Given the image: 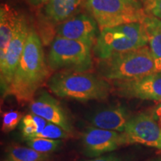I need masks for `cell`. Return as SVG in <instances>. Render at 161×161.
I'll list each match as a JSON object with an SVG mask.
<instances>
[{"mask_svg": "<svg viewBox=\"0 0 161 161\" xmlns=\"http://www.w3.org/2000/svg\"><path fill=\"white\" fill-rule=\"evenodd\" d=\"M49 69L40 36L31 25L23 55L5 97L14 96L19 104L31 102L49 77Z\"/></svg>", "mask_w": 161, "mask_h": 161, "instance_id": "obj_1", "label": "cell"}, {"mask_svg": "<svg viewBox=\"0 0 161 161\" xmlns=\"http://www.w3.org/2000/svg\"><path fill=\"white\" fill-rule=\"evenodd\" d=\"M47 85L58 97L80 102L106 99L112 89L105 79L86 72H58L49 78Z\"/></svg>", "mask_w": 161, "mask_h": 161, "instance_id": "obj_2", "label": "cell"}, {"mask_svg": "<svg viewBox=\"0 0 161 161\" xmlns=\"http://www.w3.org/2000/svg\"><path fill=\"white\" fill-rule=\"evenodd\" d=\"M98 71L108 80L136 79L156 72L154 58L148 46L100 60Z\"/></svg>", "mask_w": 161, "mask_h": 161, "instance_id": "obj_3", "label": "cell"}, {"mask_svg": "<svg viewBox=\"0 0 161 161\" xmlns=\"http://www.w3.org/2000/svg\"><path fill=\"white\" fill-rule=\"evenodd\" d=\"M147 45L148 40L142 23H130L101 30L92 52L96 58L104 60Z\"/></svg>", "mask_w": 161, "mask_h": 161, "instance_id": "obj_4", "label": "cell"}, {"mask_svg": "<svg viewBox=\"0 0 161 161\" xmlns=\"http://www.w3.org/2000/svg\"><path fill=\"white\" fill-rule=\"evenodd\" d=\"M101 30L122 24L142 23L147 14L140 0H84Z\"/></svg>", "mask_w": 161, "mask_h": 161, "instance_id": "obj_5", "label": "cell"}, {"mask_svg": "<svg viewBox=\"0 0 161 161\" xmlns=\"http://www.w3.org/2000/svg\"><path fill=\"white\" fill-rule=\"evenodd\" d=\"M91 49L83 43L56 35L49 48L48 65L55 71L86 72L92 66Z\"/></svg>", "mask_w": 161, "mask_h": 161, "instance_id": "obj_6", "label": "cell"}, {"mask_svg": "<svg viewBox=\"0 0 161 161\" xmlns=\"http://www.w3.org/2000/svg\"><path fill=\"white\" fill-rule=\"evenodd\" d=\"M30 28L31 25L28 19L22 14L7 51L3 57L0 58V83L3 97H5L13 80L16 69L23 55Z\"/></svg>", "mask_w": 161, "mask_h": 161, "instance_id": "obj_7", "label": "cell"}, {"mask_svg": "<svg viewBox=\"0 0 161 161\" xmlns=\"http://www.w3.org/2000/svg\"><path fill=\"white\" fill-rule=\"evenodd\" d=\"M122 133L125 144H141L161 149V128L152 114H140L130 118Z\"/></svg>", "mask_w": 161, "mask_h": 161, "instance_id": "obj_8", "label": "cell"}, {"mask_svg": "<svg viewBox=\"0 0 161 161\" xmlns=\"http://www.w3.org/2000/svg\"><path fill=\"white\" fill-rule=\"evenodd\" d=\"M113 89L121 97L161 102V72L136 79L114 80Z\"/></svg>", "mask_w": 161, "mask_h": 161, "instance_id": "obj_9", "label": "cell"}, {"mask_svg": "<svg viewBox=\"0 0 161 161\" xmlns=\"http://www.w3.org/2000/svg\"><path fill=\"white\" fill-rule=\"evenodd\" d=\"M82 143L86 156L97 158L117 149L125 144L123 133L91 127L86 128L82 136Z\"/></svg>", "mask_w": 161, "mask_h": 161, "instance_id": "obj_10", "label": "cell"}, {"mask_svg": "<svg viewBox=\"0 0 161 161\" xmlns=\"http://www.w3.org/2000/svg\"><path fill=\"white\" fill-rule=\"evenodd\" d=\"M98 24L92 17L76 14L57 26L56 34L61 37L76 40L92 48L98 37Z\"/></svg>", "mask_w": 161, "mask_h": 161, "instance_id": "obj_11", "label": "cell"}, {"mask_svg": "<svg viewBox=\"0 0 161 161\" xmlns=\"http://www.w3.org/2000/svg\"><path fill=\"white\" fill-rule=\"evenodd\" d=\"M31 114L43 118L49 122L57 125L69 134L72 132L71 120L59 102L46 91L30 102Z\"/></svg>", "mask_w": 161, "mask_h": 161, "instance_id": "obj_12", "label": "cell"}, {"mask_svg": "<svg viewBox=\"0 0 161 161\" xmlns=\"http://www.w3.org/2000/svg\"><path fill=\"white\" fill-rule=\"evenodd\" d=\"M129 119L124 107L115 105L98 110L92 114L88 120L96 128L123 132Z\"/></svg>", "mask_w": 161, "mask_h": 161, "instance_id": "obj_13", "label": "cell"}, {"mask_svg": "<svg viewBox=\"0 0 161 161\" xmlns=\"http://www.w3.org/2000/svg\"><path fill=\"white\" fill-rule=\"evenodd\" d=\"M83 0H49L44 5L43 22L50 27L60 25L78 14Z\"/></svg>", "mask_w": 161, "mask_h": 161, "instance_id": "obj_14", "label": "cell"}, {"mask_svg": "<svg viewBox=\"0 0 161 161\" xmlns=\"http://www.w3.org/2000/svg\"><path fill=\"white\" fill-rule=\"evenodd\" d=\"M21 14L8 4L0 8V58L3 57L13 37Z\"/></svg>", "mask_w": 161, "mask_h": 161, "instance_id": "obj_15", "label": "cell"}, {"mask_svg": "<svg viewBox=\"0 0 161 161\" xmlns=\"http://www.w3.org/2000/svg\"><path fill=\"white\" fill-rule=\"evenodd\" d=\"M148 47L155 63L157 72H161V20L147 15L142 20Z\"/></svg>", "mask_w": 161, "mask_h": 161, "instance_id": "obj_16", "label": "cell"}, {"mask_svg": "<svg viewBox=\"0 0 161 161\" xmlns=\"http://www.w3.org/2000/svg\"><path fill=\"white\" fill-rule=\"evenodd\" d=\"M49 155L37 152L30 147L12 146L8 149V158L12 161H49Z\"/></svg>", "mask_w": 161, "mask_h": 161, "instance_id": "obj_17", "label": "cell"}, {"mask_svg": "<svg viewBox=\"0 0 161 161\" xmlns=\"http://www.w3.org/2000/svg\"><path fill=\"white\" fill-rule=\"evenodd\" d=\"M48 121L34 114H27L21 122L22 134L25 138L33 137L43 130Z\"/></svg>", "mask_w": 161, "mask_h": 161, "instance_id": "obj_18", "label": "cell"}, {"mask_svg": "<svg viewBox=\"0 0 161 161\" xmlns=\"http://www.w3.org/2000/svg\"><path fill=\"white\" fill-rule=\"evenodd\" d=\"M26 144L30 148H33L43 154H50L55 152L61 146L62 141L60 140H52V139L43 138V137H27Z\"/></svg>", "mask_w": 161, "mask_h": 161, "instance_id": "obj_19", "label": "cell"}, {"mask_svg": "<svg viewBox=\"0 0 161 161\" xmlns=\"http://www.w3.org/2000/svg\"><path fill=\"white\" fill-rule=\"evenodd\" d=\"M23 113L18 110H9L2 114V130L4 133L11 132L23 119Z\"/></svg>", "mask_w": 161, "mask_h": 161, "instance_id": "obj_20", "label": "cell"}, {"mask_svg": "<svg viewBox=\"0 0 161 161\" xmlns=\"http://www.w3.org/2000/svg\"><path fill=\"white\" fill-rule=\"evenodd\" d=\"M69 133L66 132L65 130L60 128V126L52 123V122H48L45 128H43V130L35 136L52 139V140H60V139L69 137Z\"/></svg>", "mask_w": 161, "mask_h": 161, "instance_id": "obj_21", "label": "cell"}, {"mask_svg": "<svg viewBox=\"0 0 161 161\" xmlns=\"http://www.w3.org/2000/svg\"><path fill=\"white\" fill-rule=\"evenodd\" d=\"M141 3L147 15L161 20V0H141Z\"/></svg>", "mask_w": 161, "mask_h": 161, "instance_id": "obj_22", "label": "cell"}, {"mask_svg": "<svg viewBox=\"0 0 161 161\" xmlns=\"http://www.w3.org/2000/svg\"><path fill=\"white\" fill-rule=\"evenodd\" d=\"M86 161H123L122 159L119 158V157L114 155V154H110V155L107 156H99L97 158L92 159L90 160Z\"/></svg>", "mask_w": 161, "mask_h": 161, "instance_id": "obj_23", "label": "cell"}, {"mask_svg": "<svg viewBox=\"0 0 161 161\" xmlns=\"http://www.w3.org/2000/svg\"><path fill=\"white\" fill-rule=\"evenodd\" d=\"M49 1V0H29L30 5L36 8L46 5Z\"/></svg>", "mask_w": 161, "mask_h": 161, "instance_id": "obj_24", "label": "cell"}, {"mask_svg": "<svg viewBox=\"0 0 161 161\" xmlns=\"http://www.w3.org/2000/svg\"><path fill=\"white\" fill-rule=\"evenodd\" d=\"M154 114H152V116H154V118L157 119L161 118V103L159 104L158 106L156 107L155 109L154 110Z\"/></svg>", "mask_w": 161, "mask_h": 161, "instance_id": "obj_25", "label": "cell"}, {"mask_svg": "<svg viewBox=\"0 0 161 161\" xmlns=\"http://www.w3.org/2000/svg\"><path fill=\"white\" fill-rule=\"evenodd\" d=\"M151 161H161V160H160V159H155V160H152Z\"/></svg>", "mask_w": 161, "mask_h": 161, "instance_id": "obj_26", "label": "cell"}, {"mask_svg": "<svg viewBox=\"0 0 161 161\" xmlns=\"http://www.w3.org/2000/svg\"><path fill=\"white\" fill-rule=\"evenodd\" d=\"M160 125H161V118H160Z\"/></svg>", "mask_w": 161, "mask_h": 161, "instance_id": "obj_27", "label": "cell"}, {"mask_svg": "<svg viewBox=\"0 0 161 161\" xmlns=\"http://www.w3.org/2000/svg\"><path fill=\"white\" fill-rule=\"evenodd\" d=\"M6 161H12V160H6Z\"/></svg>", "mask_w": 161, "mask_h": 161, "instance_id": "obj_28", "label": "cell"}]
</instances>
